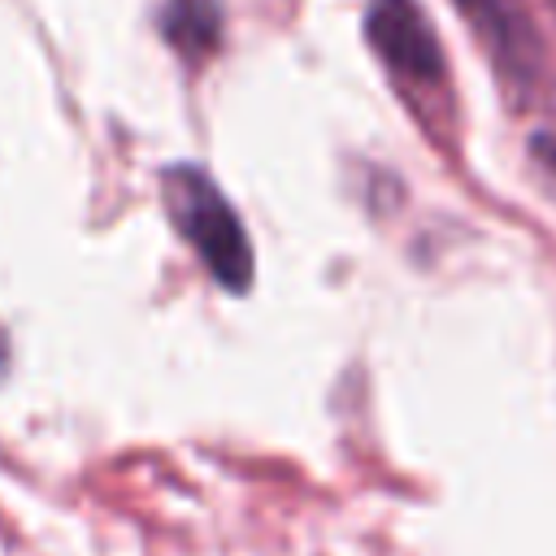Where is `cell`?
I'll list each match as a JSON object with an SVG mask.
<instances>
[{"label": "cell", "instance_id": "cell-4", "mask_svg": "<svg viewBox=\"0 0 556 556\" xmlns=\"http://www.w3.org/2000/svg\"><path fill=\"white\" fill-rule=\"evenodd\" d=\"M9 374V339H4V330H0V378Z\"/></svg>", "mask_w": 556, "mask_h": 556}, {"label": "cell", "instance_id": "cell-1", "mask_svg": "<svg viewBox=\"0 0 556 556\" xmlns=\"http://www.w3.org/2000/svg\"><path fill=\"white\" fill-rule=\"evenodd\" d=\"M165 204L182 239L200 252L208 274L226 291H248L252 282V243L230 200L213 187V178L195 165H174L165 174Z\"/></svg>", "mask_w": 556, "mask_h": 556}, {"label": "cell", "instance_id": "cell-3", "mask_svg": "<svg viewBox=\"0 0 556 556\" xmlns=\"http://www.w3.org/2000/svg\"><path fill=\"white\" fill-rule=\"evenodd\" d=\"M456 4L482 30V39L491 43L495 61L508 74H530L534 70V39H530L521 13L508 0H456Z\"/></svg>", "mask_w": 556, "mask_h": 556}, {"label": "cell", "instance_id": "cell-2", "mask_svg": "<svg viewBox=\"0 0 556 556\" xmlns=\"http://www.w3.org/2000/svg\"><path fill=\"white\" fill-rule=\"evenodd\" d=\"M365 35L387 70L404 83H439L443 78V48L434 26L426 22L417 0H374L365 17Z\"/></svg>", "mask_w": 556, "mask_h": 556}]
</instances>
